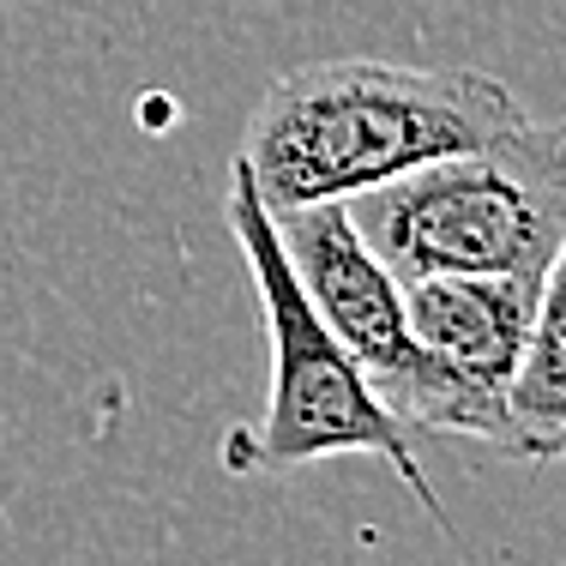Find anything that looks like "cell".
Listing matches in <instances>:
<instances>
[{
    "label": "cell",
    "mask_w": 566,
    "mask_h": 566,
    "mask_svg": "<svg viewBox=\"0 0 566 566\" xmlns=\"http://www.w3.org/2000/svg\"><path fill=\"white\" fill-rule=\"evenodd\" d=\"M531 109L482 66H403L374 55L307 61L260 91L235 164L265 211L356 199L392 175L518 133Z\"/></svg>",
    "instance_id": "1"
},
{
    "label": "cell",
    "mask_w": 566,
    "mask_h": 566,
    "mask_svg": "<svg viewBox=\"0 0 566 566\" xmlns=\"http://www.w3.org/2000/svg\"><path fill=\"white\" fill-rule=\"evenodd\" d=\"M356 235L398 283L543 277L566 260V133L524 120L476 151L416 164L344 199Z\"/></svg>",
    "instance_id": "3"
},
{
    "label": "cell",
    "mask_w": 566,
    "mask_h": 566,
    "mask_svg": "<svg viewBox=\"0 0 566 566\" xmlns=\"http://www.w3.org/2000/svg\"><path fill=\"white\" fill-rule=\"evenodd\" d=\"M223 223L235 235L241 260H248L253 295H260L265 349H272V386H265L260 422H235L223 434L218 464L229 476H290V470L326 464V458H380L403 482V494L452 536L447 506H440L422 458H416V434L374 398V386L356 368V356L319 326L314 302L302 295V283H295L290 260L277 248L272 211L253 193L241 164L229 169Z\"/></svg>",
    "instance_id": "2"
},
{
    "label": "cell",
    "mask_w": 566,
    "mask_h": 566,
    "mask_svg": "<svg viewBox=\"0 0 566 566\" xmlns=\"http://www.w3.org/2000/svg\"><path fill=\"white\" fill-rule=\"evenodd\" d=\"M560 265V260H555ZM548 265V272H555ZM543 277H416L403 290V326L410 338L452 368L458 380L482 386L506 403V380L518 368V349L531 338L536 302H543Z\"/></svg>",
    "instance_id": "5"
},
{
    "label": "cell",
    "mask_w": 566,
    "mask_h": 566,
    "mask_svg": "<svg viewBox=\"0 0 566 566\" xmlns=\"http://www.w3.org/2000/svg\"><path fill=\"white\" fill-rule=\"evenodd\" d=\"M560 307H566V260L543 283L531 338H524L518 368H512V380H506L512 458H531V464H548V458H560V447H566V332H560Z\"/></svg>",
    "instance_id": "6"
},
{
    "label": "cell",
    "mask_w": 566,
    "mask_h": 566,
    "mask_svg": "<svg viewBox=\"0 0 566 566\" xmlns=\"http://www.w3.org/2000/svg\"><path fill=\"white\" fill-rule=\"evenodd\" d=\"M272 229H277V248L290 260L295 283H302V295L314 302L319 326L356 356L374 398L410 434H447V440H476V447L512 452L506 403L494 392H482V386L458 380L452 368H440L410 338L398 277L368 253V241L356 235L344 199L272 211Z\"/></svg>",
    "instance_id": "4"
}]
</instances>
